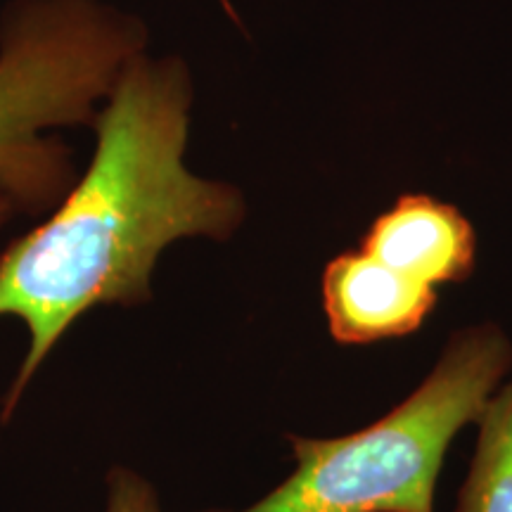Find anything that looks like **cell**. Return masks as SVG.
Here are the masks:
<instances>
[{
    "label": "cell",
    "mask_w": 512,
    "mask_h": 512,
    "mask_svg": "<svg viewBox=\"0 0 512 512\" xmlns=\"http://www.w3.org/2000/svg\"><path fill=\"white\" fill-rule=\"evenodd\" d=\"M223 5H226V8H228V10H230V5H228V3H226V0H223ZM230 15H235V12H233V10H230Z\"/></svg>",
    "instance_id": "52a82bcc"
},
{
    "label": "cell",
    "mask_w": 512,
    "mask_h": 512,
    "mask_svg": "<svg viewBox=\"0 0 512 512\" xmlns=\"http://www.w3.org/2000/svg\"><path fill=\"white\" fill-rule=\"evenodd\" d=\"M105 512H162L157 489L131 467L117 465L107 472Z\"/></svg>",
    "instance_id": "8992f818"
},
{
    "label": "cell",
    "mask_w": 512,
    "mask_h": 512,
    "mask_svg": "<svg viewBox=\"0 0 512 512\" xmlns=\"http://www.w3.org/2000/svg\"><path fill=\"white\" fill-rule=\"evenodd\" d=\"M192 100L181 57L150 50L133 57L91 124V164L48 219L0 254V318H17L29 337L3 422L76 320L100 306L150 304L166 249L190 238L223 242L245 221L235 185L185 164Z\"/></svg>",
    "instance_id": "6da1fadb"
},
{
    "label": "cell",
    "mask_w": 512,
    "mask_h": 512,
    "mask_svg": "<svg viewBox=\"0 0 512 512\" xmlns=\"http://www.w3.org/2000/svg\"><path fill=\"white\" fill-rule=\"evenodd\" d=\"M456 512H512V382L479 418L475 458Z\"/></svg>",
    "instance_id": "5b68a950"
},
{
    "label": "cell",
    "mask_w": 512,
    "mask_h": 512,
    "mask_svg": "<svg viewBox=\"0 0 512 512\" xmlns=\"http://www.w3.org/2000/svg\"><path fill=\"white\" fill-rule=\"evenodd\" d=\"M358 249L434 290L465 283L477 266V233L463 211L420 192L377 216Z\"/></svg>",
    "instance_id": "277c9868"
},
{
    "label": "cell",
    "mask_w": 512,
    "mask_h": 512,
    "mask_svg": "<svg viewBox=\"0 0 512 512\" xmlns=\"http://www.w3.org/2000/svg\"><path fill=\"white\" fill-rule=\"evenodd\" d=\"M320 294L330 335L342 347L413 335L439 304L434 287L406 278L363 249L328 261Z\"/></svg>",
    "instance_id": "3957f363"
},
{
    "label": "cell",
    "mask_w": 512,
    "mask_h": 512,
    "mask_svg": "<svg viewBox=\"0 0 512 512\" xmlns=\"http://www.w3.org/2000/svg\"><path fill=\"white\" fill-rule=\"evenodd\" d=\"M510 366L501 328L460 330L427 380L366 430L337 439L290 434L297 470L240 512H434L448 444L479 422Z\"/></svg>",
    "instance_id": "7a4b0ae2"
}]
</instances>
